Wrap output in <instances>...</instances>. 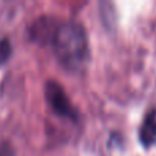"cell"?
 <instances>
[{
  "instance_id": "5b68a950",
  "label": "cell",
  "mask_w": 156,
  "mask_h": 156,
  "mask_svg": "<svg viewBox=\"0 0 156 156\" xmlns=\"http://www.w3.org/2000/svg\"><path fill=\"white\" fill-rule=\"evenodd\" d=\"M11 56V44L8 38L0 40V65L5 63Z\"/></svg>"
},
{
  "instance_id": "3957f363",
  "label": "cell",
  "mask_w": 156,
  "mask_h": 156,
  "mask_svg": "<svg viewBox=\"0 0 156 156\" xmlns=\"http://www.w3.org/2000/svg\"><path fill=\"white\" fill-rule=\"evenodd\" d=\"M58 26H59V23H55V19L52 16H41L30 25V40L40 44V45L52 43V38H54Z\"/></svg>"
},
{
  "instance_id": "7a4b0ae2",
  "label": "cell",
  "mask_w": 156,
  "mask_h": 156,
  "mask_svg": "<svg viewBox=\"0 0 156 156\" xmlns=\"http://www.w3.org/2000/svg\"><path fill=\"white\" fill-rule=\"evenodd\" d=\"M45 99L56 115L70 119L73 122H77L80 119V112L71 104L63 86L58 81L48 80L45 82Z\"/></svg>"
},
{
  "instance_id": "6da1fadb",
  "label": "cell",
  "mask_w": 156,
  "mask_h": 156,
  "mask_svg": "<svg viewBox=\"0 0 156 156\" xmlns=\"http://www.w3.org/2000/svg\"><path fill=\"white\" fill-rule=\"evenodd\" d=\"M52 47L58 62L69 71H82L90 58L86 30L80 22L59 23L52 38Z\"/></svg>"
},
{
  "instance_id": "8992f818",
  "label": "cell",
  "mask_w": 156,
  "mask_h": 156,
  "mask_svg": "<svg viewBox=\"0 0 156 156\" xmlns=\"http://www.w3.org/2000/svg\"><path fill=\"white\" fill-rule=\"evenodd\" d=\"M0 156H12V151L8 148V145L0 147Z\"/></svg>"
},
{
  "instance_id": "277c9868",
  "label": "cell",
  "mask_w": 156,
  "mask_h": 156,
  "mask_svg": "<svg viewBox=\"0 0 156 156\" xmlns=\"http://www.w3.org/2000/svg\"><path fill=\"white\" fill-rule=\"evenodd\" d=\"M138 138L144 148H149L156 143V108L145 114L138 130Z\"/></svg>"
}]
</instances>
